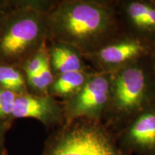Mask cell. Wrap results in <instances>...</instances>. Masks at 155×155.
<instances>
[{"label": "cell", "instance_id": "obj_9", "mask_svg": "<svg viewBox=\"0 0 155 155\" xmlns=\"http://www.w3.org/2000/svg\"><path fill=\"white\" fill-rule=\"evenodd\" d=\"M14 118L35 119L47 127H60L65 122L63 105L50 95L26 94L18 96L12 114Z\"/></svg>", "mask_w": 155, "mask_h": 155}, {"label": "cell", "instance_id": "obj_3", "mask_svg": "<svg viewBox=\"0 0 155 155\" xmlns=\"http://www.w3.org/2000/svg\"><path fill=\"white\" fill-rule=\"evenodd\" d=\"M150 56L111 73L109 99L101 121L116 137L155 102V78Z\"/></svg>", "mask_w": 155, "mask_h": 155}, {"label": "cell", "instance_id": "obj_17", "mask_svg": "<svg viewBox=\"0 0 155 155\" xmlns=\"http://www.w3.org/2000/svg\"><path fill=\"white\" fill-rule=\"evenodd\" d=\"M13 2L0 1V19L9 10L12 5Z\"/></svg>", "mask_w": 155, "mask_h": 155}, {"label": "cell", "instance_id": "obj_11", "mask_svg": "<svg viewBox=\"0 0 155 155\" xmlns=\"http://www.w3.org/2000/svg\"><path fill=\"white\" fill-rule=\"evenodd\" d=\"M95 71H72L63 73L55 78L48 90V94L53 97L63 98L66 101L76 94L86 84Z\"/></svg>", "mask_w": 155, "mask_h": 155}, {"label": "cell", "instance_id": "obj_5", "mask_svg": "<svg viewBox=\"0 0 155 155\" xmlns=\"http://www.w3.org/2000/svg\"><path fill=\"white\" fill-rule=\"evenodd\" d=\"M154 49V45L124 30L85 59L97 72L111 73L148 57Z\"/></svg>", "mask_w": 155, "mask_h": 155}, {"label": "cell", "instance_id": "obj_4", "mask_svg": "<svg viewBox=\"0 0 155 155\" xmlns=\"http://www.w3.org/2000/svg\"><path fill=\"white\" fill-rule=\"evenodd\" d=\"M42 155H128L101 121H65L48 137Z\"/></svg>", "mask_w": 155, "mask_h": 155}, {"label": "cell", "instance_id": "obj_16", "mask_svg": "<svg viewBox=\"0 0 155 155\" xmlns=\"http://www.w3.org/2000/svg\"><path fill=\"white\" fill-rule=\"evenodd\" d=\"M11 126V121L0 122V155H8L5 147V134Z\"/></svg>", "mask_w": 155, "mask_h": 155}, {"label": "cell", "instance_id": "obj_15", "mask_svg": "<svg viewBox=\"0 0 155 155\" xmlns=\"http://www.w3.org/2000/svg\"><path fill=\"white\" fill-rule=\"evenodd\" d=\"M48 56V47L45 45L38 53L32 56L20 67L24 71L26 78L37 74L43 66Z\"/></svg>", "mask_w": 155, "mask_h": 155}, {"label": "cell", "instance_id": "obj_6", "mask_svg": "<svg viewBox=\"0 0 155 155\" xmlns=\"http://www.w3.org/2000/svg\"><path fill=\"white\" fill-rule=\"evenodd\" d=\"M111 73L95 71L83 88L63 101L65 121L75 119L101 121L111 91Z\"/></svg>", "mask_w": 155, "mask_h": 155}, {"label": "cell", "instance_id": "obj_8", "mask_svg": "<svg viewBox=\"0 0 155 155\" xmlns=\"http://www.w3.org/2000/svg\"><path fill=\"white\" fill-rule=\"evenodd\" d=\"M126 31L155 45V6L150 0H116Z\"/></svg>", "mask_w": 155, "mask_h": 155}, {"label": "cell", "instance_id": "obj_18", "mask_svg": "<svg viewBox=\"0 0 155 155\" xmlns=\"http://www.w3.org/2000/svg\"><path fill=\"white\" fill-rule=\"evenodd\" d=\"M150 58L151 65H152V71H153V73H154V75L155 78V49L153 50L152 54H151L150 56Z\"/></svg>", "mask_w": 155, "mask_h": 155}, {"label": "cell", "instance_id": "obj_19", "mask_svg": "<svg viewBox=\"0 0 155 155\" xmlns=\"http://www.w3.org/2000/svg\"><path fill=\"white\" fill-rule=\"evenodd\" d=\"M150 1L151 2V3H152L155 6V0H150Z\"/></svg>", "mask_w": 155, "mask_h": 155}, {"label": "cell", "instance_id": "obj_1", "mask_svg": "<svg viewBox=\"0 0 155 155\" xmlns=\"http://www.w3.org/2000/svg\"><path fill=\"white\" fill-rule=\"evenodd\" d=\"M48 39L91 55L124 29L114 0H63L48 12Z\"/></svg>", "mask_w": 155, "mask_h": 155}, {"label": "cell", "instance_id": "obj_12", "mask_svg": "<svg viewBox=\"0 0 155 155\" xmlns=\"http://www.w3.org/2000/svg\"><path fill=\"white\" fill-rule=\"evenodd\" d=\"M0 88L20 96L28 94L26 75L20 67L0 63Z\"/></svg>", "mask_w": 155, "mask_h": 155}, {"label": "cell", "instance_id": "obj_10", "mask_svg": "<svg viewBox=\"0 0 155 155\" xmlns=\"http://www.w3.org/2000/svg\"><path fill=\"white\" fill-rule=\"evenodd\" d=\"M50 65L55 78L72 71H88L85 58L73 46L59 42H52L48 48Z\"/></svg>", "mask_w": 155, "mask_h": 155}, {"label": "cell", "instance_id": "obj_14", "mask_svg": "<svg viewBox=\"0 0 155 155\" xmlns=\"http://www.w3.org/2000/svg\"><path fill=\"white\" fill-rule=\"evenodd\" d=\"M18 95L0 88V122L11 121Z\"/></svg>", "mask_w": 155, "mask_h": 155}, {"label": "cell", "instance_id": "obj_7", "mask_svg": "<svg viewBox=\"0 0 155 155\" xmlns=\"http://www.w3.org/2000/svg\"><path fill=\"white\" fill-rule=\"evenodd\" d=\"M116 139L128 155H155V102L136 116Z\"/></svg>", "mask_w": 155, "mask_h": 155}, {"label": "cell", "instance_id": "obj_2", "mask_svg": "<svg viewBox=\"0 0 155 155\" xmlns=\"http://www.w3.org/2000/svg\"><path fill=\"white\" fill-rule=\"evenodd\" d=\"M54 2H15L0 19V63L21 67L48 39V12Z\"/></svg>", "mask_w": 155, "mask_h": 155}, {"label": "cell", "instance_id": "obj_13", "mask_svg": "<svg viewBox=\"0 0 155 155\" xmlns=\"http://www.w3.org/2000/svg\"><path fill=\"white\" fill-rule=\"evenodd\" d=\"M55 75L50 65L49 55L46 58L43 66L37 74L27 77V86L35 91L38 96H46L48 94L50 86L54 81Z\"/></svg>", "mask_w": 155, "mask_h": 155}]
</instances>
